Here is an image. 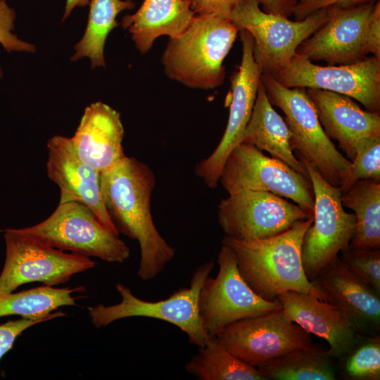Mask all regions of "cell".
Listing matches in <instances>:
<instances>
[{
    "instance_id": "6da1fadb",
    "label": "cell",
    "mask_w": 380,
    "mask_h": 380,
    "mask_svg": "<svg viewBox=\"0 0 380 380\" xmlns=\"http://www.w3.org/2000/svg\"><path fill=\"white\" fill-rule=\"evenodd\" d=\"M156 177L151 168L134 157L125 156L100 173L101 197L118 233L138 241V277L148 281L158 276L175 256L158 231L151 203Z\"/></svg>"
},
{
    "instance_id": "7a4b0ae2",
    "label": "cell",
    "mask_w": 380,
    "mask_h": 380,
    "mask_svg": "<svg viewBox=\"0 0 380 380\" xmlns=\"http://www.w3.org/2000/svg\"><path fill=\"white\" fill-rule=\"evenodd\" d=\"M312 222L313 217L309 218L262 239L243 241L224 236L222 243L232 248L241 275L261 298L274 300L280 293L293 291L329 302L327 296L309 280L303 267V238Z\"/></svg>"
},
{
    "instance_id": "3957f363",
    "label": "cell",
    "mask_w": 380,
    "mask_h": 380,
    "mask_svg": "<svg viewBox=\"0 0 380 380\" xmlns=\"http://www.w3.org/2000/svg\"><path fill=\"white\" fill-rule=\"evenodd\" d=\"M239 32L229 18L196 15L182 34L169 38L161 56L166 75L192 89L220 87L225 77L223 61Z\"/></svg>"
},
{
    "instance_id": "277c9868",
    "label": "cell",
    "mask_w": 380,
    "mask_h": 380,
    "mask_svg": "<svg viewBox=\"0 0 380 380\" xmlns=\"http://www.w3.org/2000/svg\"><path fill=\"white\" fill-rule=\"evenodd\" d=\"M260 82L272 103L284 113L291 144L330 184L340 186L351 161L338 151L322 128L315 107L305 88H289L273 75L262 73Z\"/></svg>"
},
{
    "instance_id": "5b68a950",
    "label": "cell",
    "mask_w": 380,
    "mask_h": 380,
    "mask_svg": "<svg viewBox=\"0 0 380 380\" xmlns=\"http://www.w3.org/2000/svg\"><path fill=\"white\" fill-rule=\"evenodd\" d=\"M215 267L210 260L194 271L189 286L180 288L168 298L158 301L144 300L135 296L129 287L121 283L115 289L121 296L117 304H98L88 307L91 323L96 328L107 327L121 319L143 317L169 322L186 333L189 342L204 346L210 334L204 329L198 311V297L204 281Z\"/></svg>"
},
{
    "instance_id": "8992f818",
    "label": "cell",
    "mask_w": 380,
    "mask_h": 380,
    "mask_svg": "<svg viewBox=\"0 0 380 380\" xmlns=\"http://www.w3.org/2000/svg\"><path fill=\"white\" fill-rule=\"evenodd\" d=\"M329 11H317L300 20L265 12L257 0H241L229 19L253 39V56L262 73L275 75L296 55L298 46L320 28Z\"/></svg>"
},
{
    "instance_id": "52a82bcc",
    "label": "cell",
    "mask_w": 380,
    "mask_h": 380,
    "mask_svg": "<svg viewBox=\"0 0 380 380\" xmlns=\"http://www.w3.org/2000/svg\"><path fill=\"white\" fill-rule=\"evenodd\" d=\"M18 229L53 248L108 262L122 263L130 256L129 248L119 235L106 229L87 206L77 201L58 203L42 222Z\"/></svg>"
},
{
    "instance_id": "ba28073f",
    "label": "cell",
    "mask_w": 380,
    "mask_h": 380,
    "mask_svg": "<svg viewBox=\"0 0 380 380\" xmlns=\"http://www.w3.org/2000/svg\"><path fill=\"white\" fill-rule=\"evenodd\" d=\"M298 158L307 171L314 194L313 222L303 236L301 248L304 271L312 281L349 246L355 217L344 210L340 186L330 184L312 164Z\"/></svg>"
},
{
    "instance_id": "9c48e42d",
    "label": "cell",
    "mask_w": 380,
    "mask_h": 380,
    "mask_svg": "<svg viewBox=\"0 0 380 380\" xmlns=\"http://www.w3.org/2000/svg\"><path fill=\"white\" fill-rule=\"evenodd\" d=\"M3 232L6 257L0 274V292H13L21 285L41 282L55 286L68 281L74 274L94 268L90 258L68 253L21 232L6 228Z\"/></svg>"
},
{
    "instance_id": "30bf717a",
    "label": "cell",
    "mask_w": 380,
    "mask_h": 380,
    "mask_svg": "<svg viewBox=\"0 0 380 380\" xmlns=\"http://www.w3.org/2000/svg\"><path fill=\"white\" fill-rule=\"evenodd\" d=\"M219 182L228 194L245 190L268 191L313 213L314 194L309 178L249 144L241 142L232 149Z\"/></svg>"
},
{
    "instance_id": "8fae6325",
    "label": "cell",
    "mask_w": 380,
    "mask_h": 380,
    "mask_svg": "<svg viewBox=\"0 0 380 380\" xmlns=\"http://www.w3.org/2000/svg\"><path fill=\"white\" fill-rule=\"evenodd\" d=\"M217 261V275L207 277L198 297L200 317L209 334L216 336L238 320L282 308L277 299L265 300L251 289L239 271L230 246L222 243Z\"/></svg>"
},
{
    "instance_id": "7c38bea8",
    "label": "cell",
    "mask_w": 380,
    "mask_h": 380,
    "mask_svg": "<svg viewBox=\"0 0 380 380\" xmlns=\"http://www.w3.org/2000/svg\"><path fill=\"white\" fill-rule=\"evenodd\" d=\"M313 217V213L268 191L229 194L217 205V222L225 236L243 241L269 238Z\"/></svg>"
},
{
    "instance_id": "4fadbf2b",
    "label": "cell",
    "mask_w": 380,
    "mask_h": 380,
    "mask_svg": "<svg viewBox=\"0 0 380 380\" xmlns=\"http://www.w3.org/2000/svg\"><path fill=\"white\" fill-rule=\"evenodd\" d=\"M216 336L230 353L256 368L315 344L311 334L291 321L283 308L238 320Z\"/></svg>"
},
{
    "instance_id": "5bb4252c",
    "label": "cell",
    "mask_w": 380,
    "mask_h": 380,
    "mask_svg": "<svg viewBox=\"0 0 380 380\" xmlns=\"http://www.w3.org/2000/svg\"><path fill=\"white\" fill-rule=\"evenodd\" d=\"M274 77L286 87L338 93L357 100L367 110L380 113V58L374 56L348 65L320 66L296 53Z\"/></svg>"
},
{
    "instance_id": "9a60e30c",
    "label": "cell",
    "mask_w": 380,
    "mask_h": 380,
    "mask_svg": "<svg viewBox=\"0 0 380 380\" xmlns=\"http://www.w3.org/2000/svg\"><path fill=\"white\" fill-rule=\"evenodd\" d=\"M239 32L242 57L239 69L230 78L231 103L227 125L216 148L208 158L199 162L195 168V175L210 189L217 186L227 156L242 141L262 73L253 56V39L251 34L244 30Z\"/></svg>"
},
{
    "instance_id": "2e32d148",
    "label": "cell",
    "mask_w": 380,
    "mask_h": 380,
    "mask_svg": "<svg viewBox=\"0 0 380 380\" xmlns=\"http://www.w3.org/2000/svg\"><path fill=\"white\" fill-rule=\"evenodd\" d=\"M376 2L349 8L327 9V21L298 46L296 53L330 65H348L362 60L368 54L366 31Z\"/></svg>"
},
{
    "instance_id": "e0dca14e",
    "label": "cell",
    "mask_w": 380,
    "mask_h": 380,
    "mask_svg": "<svg viewBox=\"0 0 380 380\" xmlns=\"http://www.w3.org/2000/svg\"><path fill=\"white\" fill-rule=\"evenodd\" d=\"M46 147V173L60 189L59 203L77 201L85 205L106 229L119 235L102 200L100 172L80 159L68 137L55 135Z\"/></svg>"
},
{
    "instance_id": "ac0fdd59",
    "label": "cell",
    "mask_w": 380,
    "mask_h": 380,
    "mask_svg": "<svg viewBox=\"0 0 380 380\" xmlns=\"http://www.w3.org/2000/svg\"><path fill=\"white\" fill-rule=\"evenodd\" d=\"M348 321L356 333L377 335L380 293L354 276L339 256L311 281Z\"/></svg>"
},
{
    "instance_id": "d6986e66",
    "label": "cell",
    "mask_w": 380,
    "mask_h": 380,
    "mask_svg": "<svg viewBox=\"0 0 380 380\" xmlns=\"http://www.w3.org/2000/svg\"><path fill=\"white\" fill-rule=\"evenodd\" d=\"M319 122L327 135L338 141L350 161L358 146L380 137V114L362 110L353 99L338 93L309 88Z\"/></svg>"
},
{
    "instance_id": "ffe728a7",
    "label": "cell",
    "mask_w": 380,
    "mask_h": 380,
    "mask_svg": "<svg viewBox=\"0 0 380 380\" xmlns=\"http://www.w3.org/2000/svg\"><path fill=\"white\" fill-rule=\"evenodd\" d=\"M124 134L119 112L96 101L85 108L70 139L80 159L101 173L126 156L122 146Z\"/></svg>"
},
{
    "instance_id": "44dd1931",
    "label": "cell",
    "mask_w": 380,
    "mask_h": 380,
    "mask_svg": "<svg viewBox=\"0 0 380 380\" xmlns=\"http://www.w3.org/2000/svg\"><path fill=\"white\" fill-rule=\"evenodd\" d=\"M288 318L310 334L329 343L332 358L347 355L356 346V332L330 303L302 292L288 291L277 296Z\"/></svg>"
},
{
    "instance_id": "7402d4cb",
    "label": "cell",
    "mask_w": 380,
    "mask_h": 380,
    "mask_svg": "<svg viewBox=\"0 0 380 380\" xmlns=\"http://www.w3.org/2000/svg\"><path fill=\"white\" fill-rule=\"evenodd\" d=\"M195 15L189 0H144L134 14L122 18L121 25L131 34L138 51L144 54L159 37L182 34Z\"/></svg>"
},
{
    "instance_id": "603a6c76",
    "label": "cell",
    "mask_w": 380,
    "mask_h": 380,
    "mask_svg": "<svg viewBox=\"0 0 380 380\" xmlns=\"http://www.w3.org/2000/svg\"><path fill=\"white\" fill-rule=\"evenodd\" d=\"M291 134L284 119L274 109L261 82L243 143L253 145L308 177L305 168L293 153Z\"/></svg>"
},
{
    "instance_id": "cb8c5ba5",
    "label": "cell",
    "mask_w": 380,
    "mask_h": 380,
    "mask_svg": "<svg viewBox=\"0 0 380 380\" xmlns=\"http://www.w3.org/2000/svg\"><path fill=\"white\" fill-rule=\"evenodd\" d=\"M344 207L354 212L355 227L350 247L380 248V180L367 179L341 193Z\"/></svg>"
},
{
    "instance_id": "d4e9b609",
    "label": "cell",
    "mask_w": 380,
    "mask_h": 380,
    "mask_svg": "<svg viewBox=\"0 0 380 380\" xmlns=\"http://www.w3.org/2000/svg\"><path fill=\"white\" fill-rule=\"evenodd\" d=\"M89 4L87 27L74 46L75 51L70 60L77 61L87 57L92 68L105 67V43L109 33L119 25L116 18L121 11L133 9L135 4L132 0H90Z\"/></svg>"
},
{
    "instance_id": "484cf974",
    "label": "cell",
    "mask_w": 380,
    "mask_h": 380,
    "mask_svg": "<svg viewBox=\"0 0 380 380\" xmlns=\"http://www.w3.org/2000/svg\"><path fill=\"white\" fill-rule=\"evenodd\" d=\"M185 368L199 380H267L256 367L230 353L214 335L199 348Z\"/></svg>"
},
{
    "instance_id": "4316f807",
    "label": "cell",
    "mask_w": 380,
    "mask_h": 380,
    "mask_svg": "<svg viewBox=\"0 0 380 380\" xmlns=\"http://www.w3.org/2000/svg\"><path fill=\"white\" fill-rule=\"evenodd\" d=\"M86 291L84 286L70 288H56L46 285L20 292H0V317L18 315L21 317L34 318L48 317L53 311L63 306L76 305V292Z\"/></svg>"
},
{
    "instance_id": "83f0119b",
    "label": "cell",
    "mask_w": 380,
    "mask_h": 380,
    "mask_svg": "<svg viewBox=\"0 0 380 380\" xmlns=\"http://www.w3.org/2000/svg\"><path fill=\"white\" fill-rule=\"evenodd\" d=\"M331 358L327 350L314 344L289 352L257 369L267 380H335Z\"/></svg>"
},
{
    "instance_id": "f1b7e54d",
    "label": "cell",
    "mask_w": 380,
    "mask_h": 380,
    "mask_svg": "<svg viewBox=\"0 0 380 380\" xmlns=\"http://www.w3.org/2000/svg\"><path fill=\"white\" fill-rule=\"evenodd\" d=\"M345 365L348 379H380V337L372 336L365 343L352 349Z\"/></svg>"
},
{
    "instance_id": "f546056e",
    "label": "cell",
    "mask_w": 380,
    "mask_h": 380,
    "mask_svg": "<svg viewBox=\"0 0 380 380\" xmlns=\"http://www.w3.org/2000/svg\"><path fill=\"white\" fill-rule=\"evenodd\" d=\"M367 179L380 180V137L367 139L358 146L349 172L340 186L341 193Z\"/></svg>"
},
{
    "instance_id": "4dcf8cb0",
    "label": "cell",
    "mask_w": 380,
    "mask_h": 380,
    "mask_svg": "<svg viewBox=\"0 0 380 380\" xmlns=\"http://www.w3.org/2000/svg\"><path fill=\"white\" fill-rule=\"evenodd\" d=\"M339 257L346 268L360 280L380 293V248L348 246Z\"/></svg>"
},
{
    "instance_id": "1f68e13d",
    "label": "cell",
    "mask_w": 380,
    "mask_h": 380,
    "mask_svg": "<svg viewBox=\"0 0 380 380\" xmlns=\"http://www.w3.org/2000/svg\"><path fill=\"white\" fill-rule=\"evenodd\" d=\"M16 13L5 0H0V44L8 53L13 51L34 53V44L20 39L12 31L15 28Z\"/></svg>"
},
{
    "instance_id": "d6a6232c",
    "label": "cell",
    "mask_w": 380,
    "mask_h": 380,
    "mask_svg": "<svg viewBox=\"0 0 380 380\" xmlns=\"http://www.w3.org/2000/svg\"><path fill=\"white\" fill-rule=\"evenodd\" d=\"M66 314L63 311L53 312L51 315L44 317L27 318L21 317L18 319L8 320L0 324V360L11 350L16 339L30 327L41 322H46L55 318L65 317Z\"/></svg>"
},
{
    "instance_id": "836d02e7",
    "label": "cell",
    "mask_w": 380,
    "mask_h": 380,
    "mask_svg": "<svg viewBox=\"0 0 380 380\" xmlns=\"http://www.w3.org/2000/svg\"><path fill=\"white\" fill-rule=\"evenodd\" d=\"M377 1L379 0H299L293 15L296 20H300L321 9L349 8Z\"/></svg>"
},
{
    "instance_id": "e575fe53",
    "label": "cell",
    "mask_w": 380,
    "mask_h": 380,
    "mask_svg": "<svg viewBox=\"0 0 380 380\" xmlns=\"http://www.w3.org/2000/svg\"><path fill=\"white\" fill-rule=\"evenodd\" d=\"M196 15H216L229 18L241 0H189Z\"/></svg>"
},
{
    "instance_id": "d590c367",
    "label": "cell",
    "mask_w": 380,
    "mask_h": 380,
    "mask_svg": "<svg viewBox=\"0 0 380 380\" xmlns=\"http://www.w3.org/2000/svg\"><path fill=\"white\" fill-rule=\"evenodd\" d=\"M367 53L380 58V2L377 1L370 15L366 31Z\"/></svg>"
},
{
    "instance_id": "8d00e7d4",
    "label": "cell",
    "mask_w": 380,
    "mask_h": 380,
    "mask_svg": "<svg viewBox=\"0 0 380 380\" xmlns=\"http://www.w3.org/2000/svg\"><path fill=\"white\" fill-rule=\"evenodd\" d=\"M261 8L266 13L277 14L289 18L299 0H257Z\"/></svg>"
},
{
    "instance_id": "74e56055",
    "label": "cell",
    "mask_w": 380,
    "mask_h": 380,
    "mask_svg": "<svg viewBox=\"0 0 380 380\" xmlns=\"http://www.w3.org/2000/svg\"><path fill=\"white\" fill-rule=\"evenodd\" d=\"M90 0H65V6L62 20H65L75 7L86 6Z\"/></svg>"
},
{
    "instance_id": "f35d334b",
    "label": "cell",
    "mask_w": 380,
    "mask_h": 380,
    "mask_svg": "<svg viewBox=\"0 0 380 380\" xmlns=\"http://www.w3.org/2000/svg\"><path fill=\"white\" fill-rule=\"evenodd\" d=\"M3 75H4L3 70H2V68L0 67V79L2 78Z\"/></svg>"
},
{
    "instance_id": "ab89813d",
    "label": "cell",
    "mask_w": 380,
    "mask_h": 380,
    "mask_svg": "<svg viewBox=\"0 0 380 380\" xmlns=\"http://www.w3.org/2000/svg\"><path fill=\"white\" fill-rule=\"evenodd\" d=\"M184 1H187V0H184Z\"/></svg>"
}]
</instances>
